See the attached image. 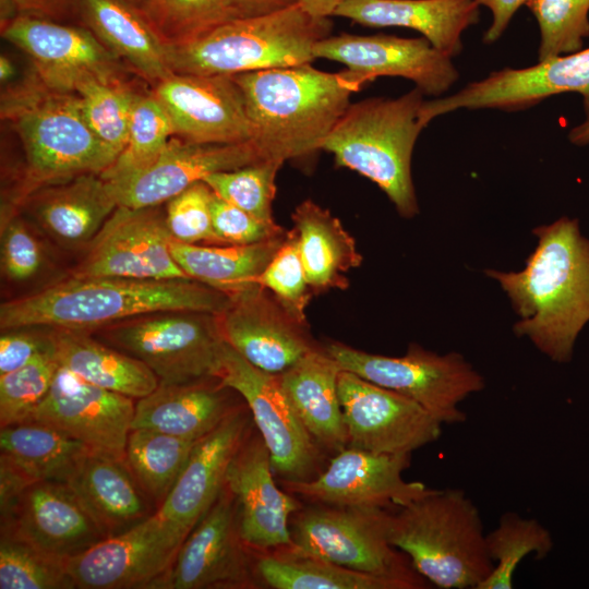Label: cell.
I'll use <instances>...</instances> for the list:
<instances>
[{
	"label": "cell",
	"instance_id": "6da1fadb",
	"mask_svg": "<svg viewBox=\"0 0 589 589\" xmlns=\"http://www.w3.org/2000/svg\"><path fill=\"white\" fill-rule=\"evenodd\" d=\"M538 243L519 272L486 269L520 316L514 325L550 359H570L577 335L589 321V240L577 219L562 217L533 229Z\"/></svg>",
	"mask_w": 589,
	"mask_h": 589
},
{
	"label": "cell",
	"instance_id": "7a4b0ae2",
	"mask_svg": "<svg viewBox=\"0 0 589 589\" xmlns=\"http://www.w3.org/2000/svg\"><path fill=\"white\" fill-rule=\"evenodd\" d=\"M230 296L193 279L75 277L0 305L1 330L44 327L93 333L161 311L223 312Z\"/></svg>",
	"mask_w": 589,
	"mask_h": 589
},
{
	"label": "cell",
	"instance_id": "3957f363",
	"mask_svg": "<svg viewBox=\"0 0 589 589\" xmlns=\"http://www.w3.org/2000/svg\"><path fill=\"white\" fill-rule=\"evenodd\" d=\"M231 76L242 91L253 141L266 159L283 163L321 151L364 85L347 69L332 73L312 63Z\"/></svg>",
	"mask_w": 589,
	"mask_h": 589
},
{
	"label": "cell",
	"instance_id": "277c9868",
	"mask_svg": "<svg viewBox=\"0 0 589 589\" xmlns=\"http://www.w3.org/2000/svg\"><path fill=\"white\" fill-rule=\"evenodd\" d=\"M1 118L13 122L25 155L24 175L2 204L1 220L15 215L37 189L84 173H101L118 157L85 121L76 94L55 92L40 83L1 101Z\"/></svg>",
	"mask_w": 589,
	"mask_h": 589
},
{
	"label": "cell",
	"instance_id": "5b68a950",
	"mask_svg": "<svg viewBox=\"0 0 589 589\" xmlns=\"http://www.w3.org/2000/svg\"><path fill=\"white\" fill-rule=\"evenodd\" d=\"M387 539L442 589H478L494 564L480 512L461 489H435L388 514Z\"/></svg>",
	"mask_w": 589,
	"mask_h": 589
},
{
	"label": "cell",
	"instance_id": "8992f818",
	"mask_svg": "<svg viewBox=\"0 0 589 589\" xmlns=\"http://www.w3.org/2000/svg\"><path fill=\"white\" fill-rule=\"evenodd\" d=\"M424 96L414 87L396 98L350 103L321 147L334 155L337 166L374 182L406 218L419 213L411 157L425 128L421 119Z\"/></svg>",
	"mask_w": 589,
	"mask_h": 589
},
{
	"label": "cell",
	"instance_id": "52a82bcc",
	"mask_svg": "<svg viewBox=\"0 0 589 589\" xmlns=\"http://www.w3.org/2000/svg\"><path fill=\"white\" fill-rule=\"evenodd\" d=\"M329 17L298 3L279 11L232 19L182 45L166 46L173 73L235 75L312 63L315 44L330 35Z\"/></svg>",
	"mask_w": 589,
	"mask_h": 589
},
{
	"label": "cell",
	"instance_id": "ba28073f",
	"mask_svg": "<svg viewBox=\"0 0 589 589\" xmlns=\"http://www.w3.org/2000/svg\"><path fill=\"white\" fill-rule=\"evenodd\" d=\"M324 348L341 370L410 398L442 424L465 422L459 404L485 386L482 375L457 352L438 354L416 344L401 357L369 353L340 342Z\"/></svg>",
	"mask_w": 589,
	"mask_h": 589
},
{
	"label": "cell",
	"instance_id": "9c48e42d",
	"mask_svg": "<svg viewBox=\"0 0 589 589\" xmlns=\"http://www.w3.org/2000/svg\"><path fill=\"white\" fill-rule=\"evenodd\" d=\"M389 512L370 507L322 505L298 510L290 520L292 544L285 550L381 576L426 580L387 539Z\"/></svg>",
	"mask_w": 589,
	"mask_h": 589
},
{
	"label": "cell",
	"instance_id": "30bf717a",
	"mask_svg": "<svg viewBox=\"0 0 589 589\" xmlns=\"http://www.w3.org/2000/svg\"><path fill=\"white\" fill-rule=\"evenodd\" d=\"M96 333L146 364L159 383L168 384L215 377L224 342L216 314L202 311L144 314Z\"/></svg>",
	"mask_w": 589,
	"mask_h": 589
},
{
	"label": "cell",
	"instance_id": "8fae6325",
	"mask_svg": "<svg viewBox=\"0 0 589 589\" xmlns=\"http://www.w3.org/2000/svg\"><path fill=\"white\" fill-rule=\"evenodd\" d=\"M215 377L245 401L269 450L274 473L283 480L314 478L321 461L318 444L294 411L279 375L254 366L224 341Z\"/></svg>",
	"mask_w": 589,
	"mask_h": 589
},
{
	"label": "cell",
	"instance_id": "7c38bea8",
	"mask_svg": "<svg viewBox=\"0 0 589 589\" xmlns=\"http://www.w3.org/2000/svg\"><path fill=\"white\" fill-rule=\"evenodd\" d=\"M51 91L73 93L93 81H125V67L83 25L21 15L1 25Z\"/></svg>",
	"mask_w": 589,
	"mask_h": 589
},
{
	"label": "cell",
	"instance_id": "4fadbf2b",
	"mask_svg": "<svg viewBox=\"0 0 589 589\" xmlns=\"http://www.w3.org/2000/svg\"><path fill=\"white\" fill-rule=\"evenodd\" d=\"M161 205L140 208L118 205L84 248V255L71 276L190 279L175 261Z\"/></svg>",
	"mask_w": 589,
	"mask_h": 589
},
{
	"label": "cell",
	"instance_id": "5bb4252c",
	"mask_svg": "<svg viewBox=\"0 0 589 589\" xmlns=\"http://www.w3.org/2000/svg\"><path fill=\"white\" fill-rule=\"evenodd\" d=\"M185 540L157 512L128 530L98 541L64 561L81 589H154Z\"/></svg>",
	"mask_w": 589,
	"mask_h": 589
},
{
	"label": "cell",
	"instance_id": "9a60e30c",
	"mask_svg": "<svg viewBox=\"0 0 589 589\" xmlns=\"http://www.w3.org/2000/svg\"><path fill=\"white\" fill-rule=\"evenodd\" d=\"M562 93H578L589 119V48L528 68L492 72L449 96L424 100L421 118L428 125L433 119L458 109L518 111Z\"/></svg>",
	"mask_w": 589,
	"mask_h": 589
},
{
	"label": "cell",
	"instance_id": "2e32d148",
	"mask_svg": "<svg viewBox=\"0 0 589 589\" xmlns=\"http://www.w3.org/2000/svg\"><path fill=\"white\" fill-rule=\"evenodd\" d=\"M253 558L240 534L237 500L224 485L154 589L255 588Z\"/></svg>",
	"mask_w": 589,
	"mask_h": 589
},
{
	"label": "cell",
	"instance_id": "e0dca14e",
	"mask_svg": "<svg viewBox=\"0 0 589 589\" xmlns=\"http://www.w3.org/2000/svg\"><path fill=\"white\" fill-rule=\"evenodd\" d=\"M411 454H375L347 446L317 477L283 480L285 491L321 505L338 507L400 508L432 493L402 473Z\"/></svg>",
	"mask_w": 589,
	"mask_h": 589
},
{
	"label": "cell",
	"instance_id": "ac0fdd59",
	"mask_svg": "<svg viewBox=\"0 0 589 589\" xmlns=\"http://www.w3.org/2000/svg\"><path fill=\"white\" fill-rule=\"evenodd\" d=\"M338 396L348 446L411 454L441 436L443 424L410 398L341 370Z\"/></svg>",
	"mask_w": 589,
	"mask_h": 589
},
{
	"label": "cell",
	"instance_id": "d6986e66",
	"mask_svg": "<svg viewBox=\"0 0 589 589\" xmlns=\"http://www.w3.org/2000/svg\"><path fill=\"white\" fill-rule=\"evenodd\" d=\"M133 400L60 366L48 394L26 421L50 425L82 442L93 454L124 461Z\"/></svg>",
	"mask_w": 589,
	"mask_h": 589
},
{
	"label": "cell",
	"instance_id": "ffe728a7",
	"mask_svg": "<svg viewBox=\"0 0 589 589\" xmlns=\"http://www.w3.org/2000/svg\"><path fill=\"white\" fill-rule=\"evenodd\" d=\"M313 55L345 64L363 84L380 76L404 77L430 96H441L459 77L452 58L424 37L342 33L317 41Z\"/></svg>",
	"mask_w": 589,
	"mask_h": 589
},
{
	"label": "cell",
	"instance_id": "44dd1931",
	"mask_svg": "<svg viewBox=\"0 0 589 589\" xmlns=\"http://www.w3.org/2000/svg\"><path fill=\"white\" fill-rule=\"evenodd\" d=\"M216 317L223 340L272 374L283 373L317 347L306 323L292 316L257 283L231 294Z\"/></svg>",
	"mask_w": 589,
	"mask_h": 589
},
{
	"label": "cell",
	"instance_id": "7402d4cb",
	"mask_svg": "<svg viewBox=\"0 0 589 589\" xmlns=\"http://www.w3.org/2000/svg\"><path fill=\"white\" fill-rule=\"evenodd\" d=\"M176 136L195 143L253 140L242 91L231 75L173 73L153 86Z\"/></svg>",
	"mask_w": 589,
	"mask_h": 589
},
{
	"label": "cell",
	"instance_id": "603a6c76",
	"mask_svg": "<svg viewBox=\"0 0 589 589\" xmlns=\"http://www.w3.org/2000/svg\"><path fill=\"white\" fill-rule=\"evenodd\" d=\"M1 534L62 562L106 538L71 488L58 481L32 483L1 509Z\"/></svg>",
	"mask_w": 589,
	"mask_h": 589
},
{
	"label": "cell",
	"instance_id": "cb8c5ba5",
	"mask_svg": "<svg viewBox=\"0 0 589 589\" xmlns=\"http://www.w3.org/2000/svg\"><path fill=\"white\" fill-rule=\"evenodd\" d=\"M266 160L256 143H195L173 135L145 170L107 182L119 206L161 205L208 175Z\"/></svg>",
	"mask_w": 589,
	"mask_h": 589
},
{
	"label": "cell",
	"instance_id": "d4e9b609",
	"mask_svg": "<svg viewBox=\"0 0 589 589\" xmlns=\"http://www.w3.org/2000/svg\"><path fill=\"white\" fill-rule=\"evenodd\" d=\"M271 455L261 435H248L227 473L225 485L235 495L239 530L253 551L269 552L291 546L290 517L300 503L274 480Z\"/></svg>",
	"mask_w": 589,
	"mask_h": 589
},
{
	"label": "cell",
	"instance_id": "484cf974",
	"mask_svg": "<svg viewBox=\"0 0 589 589\" xmlns=\"http://www.w3.org/2000/svg\"><path fill=\"white\" fill-rule=\"evenodd\" d=\"M245 409L237 406L213 431L199 438L157 513L185 538L220 494L228 467L250 434Z\"/></svg>",
	"mask_w": 589,
	"mask_h": 589
},
{
	"label": "cell",
	"instance_id": "4316f807",
	"mask_svg": "<svg viewBox=\"0 0 589 589\" xmlns=\"http://www.w3.org/2000/svg\"><path fill=\"white\" fill-rule=\"evenodd\" d=\"M118 204L100 173H84L44 185L21 206L51 239L64 248H85Z\"/></svg>",
	"mask_w": 589,
	"mask_h": 589
},
{
	"label": "cell",
	"instance_id": "83f0119b",
	"mask_svg": "<svg viewBox=\"0 0 589 589\" xmlns=\"http://www.w3.org/2000/svg\"><path fill=\"white\" fill-rule=\"evenodd\" d=\"M333 16L370 27L419 32L441 52L456 57L462 33L480 20L476 0H342Z\"/></svg>",
	"mask_w": 589,
	"mask_h": 589
},
{
	"label": "cell",
	"instance_id": "f1b7e54d",
	"mask_svg": "<svg viewBox=\"0 0 589 589\" xmlns=\"http://www.w3.org/2000/svg\"><path fill=\"white\" fill-rule=\"evenodd\" d=\"M216 377L193 382L159 383L136 399L132 429H149L197 441L213 431L237 407Z\"/></svg>",
	"mask_w": 589,
	"mask_h": 589
},
{
	"label": "cell",
	"instance_id": "f546056e",
	"mask_svg": "<svg viewBox=\"0 0 589 589\" xmlns=\"http://www.w3.org/2000/svg\"><path fill=\"white\" fill-rule=\"evenodd\" d=\"M77 17L133 73L155 86L173 74L166 46L128 0H79Z\"/></svg>",
	"mask_w": 589,
	"mask_h": 589
},
{
	"label": "cell",
	"instance_id": "4dcf8cb0",
	"mask_svg": "<svg viewBox=\"0 0 589 589\" xmlns=\"http://www.w3.org/2000/svg\"><path fill=\"white\" fill-rule=\"evenodd\" d=\"M65 483L106 538L152 515L149 497L123 460L91 453Z\"/></svg>",
	"mask_w": 589,
	"mask_h": 589
},
{
	"label": "cell",
	"instance_id": "1f68e13d",
	"mask_svg": "<svg viewBox=\"0 0 589 589\" xmlns=\"http://www.w3.org/2000/svg\"><path fill=\"white\" fill-rule=\"evenodd\" d=\"M341 368L325 348L316 347L278 374L298 417L318 445L336 453L348 446L338 396Z\"/></svg>",
	"mask_w": 589,
	"mask_h": 589
},
{
	"label": "cell",
	"instance_id": "d6a6232c",
	"mask_svg": "<svg viewBox=\"0 0 589 589\" xmlns=\"http://www.w3.org/2000/svg\"><path fill=\"white\" fill-rule=\"evenodd\" d=\"M91 453L82 442L40 422L24 421L0 430V472L23 486L67 482Z\"/></svg>",
	"mask_w": 589,
	"mask_h": 589
},
{
	"label": "cell",
	"instance_id": "836d02e7",
	"mask_svg": "<svg viewBox=\"0 0 589 589\" xmlns=\"http://www.w3.org/2000/svg\"><path fill=\"white\" fill-rule=\"evenodd\" d=\"M291 219L313 293L348 288L347 274L363 259L340 220L312 200L299 204Z\"/></svg>",
	"mask_w": 589,
	"mask_h": 589
},
{
	"label": "cell",
	"instance_id": "e575fe53",
	"mask_svg": "<svg viewBox=\"0 0 589 589\" xmlns=\"http://www.w3.org/2000/svg\"><path fill=\"white\" fill-rule=\"evenodd\" d=\"M51 337L60 366L98 387L140 399L159 384L142 361L101 344L91 333L51 329Z\"/></svg>",
	"mask_w": 589,
	"mask_h": 589
},
{
	"label": "cell",
	"instance_id": "d590c367",
	"mask_svg": "<svg viewBox=\"0 0 589 589\" xmlns=\"http://www.w3.org/2000/svg\"><path fill=\"white\" fill-rule=\"evenodd\" d=\"M287 231L277 238L243 245L193 244L171 238L170 250L190 279L231 296L256 284Z\"/></svg>",
	"mask_w": 589,
	"mask_h": 589
},
{
	"label": "cell",
	"instance_id": "8d00e7d4",
	"mask_svg": "<svg viewBox=\"0 0 589 589\" xmlns=\"http://www.w3.org/2000/svg\"><path fill=\"white\" fill-rule=\"evenodd\" d=\"M253 551V550H252ZM257 585L274 589H419L418 582L350 569L281 549L253 551Z\"/></svg>",
	"mask_w": 589,
	"mask_h": 589
},
{
	"label": "cell",
	"instance_id": "74e56055",
	"mask_svg": "<svg viewBox=\"0 0 589 589\" xmlns=\"http://www.w3.org/2000/svg\"><path fill=\"white\" fill-rule=\"evenodd\" d=\"M196 441L149 429H132L124 462L158 507L168 496Z\"/></svg>",
	"mask_w": 589,
	"mask_h": 589
},
{
	"label": "cell",
	"instance_id": "f35d334b",
	"mask_svg": "<svg viewBox=\"0 0 589 589\" xmlns=\"http://www.w3.org/2000/svg\"><path fill=\"white\" fill-rule=\"evenodd\" d=\"M486 546L494 567L478 589H510L522 560L529 554H534L537 560L544 558L553 548V540L549 530L537 519L508 512L486 533Z\"/></svg>",
	"mask_w": 589,
	"mask_h": 589
},
{
	"label": "cell",
	"instance_id": "ab89813d",
	"mask_svg": "<svg viewBox=\"0 0 589 589\" xmlns=\"http://www.w3.org/2000/svg\"><path fill=\"white\" fill-rule=\"evenodd\" d=\"M173 135L171 120L159 100L153 93H139L127 144L101 177L108 182H118L145 170L157 160Z\"/></svg>",
	"mask_w": 589,
	"mask_h": 589
},
{
	"label": "cell",
	"instance_id": "60d3db41",
	"mask_svg": "<svg viewBox=\"0 0 589 589\" xmlns=\"http://www.w3.org/2000/svg\"><path fill=\"white\" fill-rule=\"evenodd\" d=\"M165 46L182 45L236 19L226 0H137Z\"/></svg>",
	"mask_w": 589,
	"mask_h": 589
},
{
	"label": "cell",
	"instance_id": "b9f144b4",
	"mask_svg": "<svg viewBox=\"0 0 589 589\" xmlns=\"http://www.w3.org/2000/svg\"><path fill=\"white\" fill-rule=\"evenodd\" d=\"M83 117L97 137L113 151L124 148L139 93L127 81H93L75 93Z\"/></svg>",
	"mask_w": 589,
	"mask_h": 589
},
{
	"label": "cell",
	"instance_id": "7bdbcfd3",
	"mask_svg": "<svg viewBox=\"0 0 589 589\" xmlns=\"http://www.w3.org/2000/svg\"><path fill=\"white\" fill-rule=\"evenodd\" d=\"M283 165L280 160L266 159L211 173L203 181L226 202L259 220L275 224L273 202L277 191L276 177Z\"/></svg>",
	"mask_w": 589,
	"mask_h": 589
},
{
	"label": "cell",
	"instance_id": "ee69618b",
	"mask_svg": "<svg viewBox=\"0 0 589 589\" xmlns=\"http://www.w3.org/2000/svg\"><path fill=\"white\" fill-rule=\"evenodd\" d=\"M527 7L539 26V61L582 49L589 37V0H533Z\"/></svg>",
	"mask_w": 589,
	"mask_h": 589
},
{
	"label": "cell",
	"instance_id": "f6af8a7d",
	"mask_svg": "<svg viewBox=\"0 0 589 589\" xmlns=\"http://www.w3.org/2000/svg\"><path fill=\"white\" fill-rule=\"evenodd\" d=\"M75 588L64 562L8 534L0 541V589Z\"/></svg>",
	"mask_w": 589,
	"mask_h": 589
},
{
	"label": "cell",
	"instance_id": "bcb514c9",
	"mask_svg": "<svg viewBox=\"0 0 589 589\" xmlns=\"http://www.w3.org/2000/svg\"><path fill=\"white\" fill-rule=\"evenodd\" d=\"M59 368L52 346L26 365L0 375L1 428L24 422L31 417L48 394Z\"/></svg>",
	"mask_w": 589,
	"mask_h": 589
},
{
	"label": "cell",
	"instance_id": "7dc6e473",
	"mask_svg": "<svg viewBox=\"0 0 589 589\" xmlns=\"http://www.w3.org/2000/svg\"><path fill=\"white\" fill-rule=\"evenodd\" d=\"M256 283L267 289L292 316L306 323L305 309L314 293L306 278L293 228L287 231L281 247Z\"/></svg>",
	"mask_w": 589,
	"mask_h": 589
},
{
	"label": "cell",
	"instance_id": "c3c4849f",
	"mask_svg": "<svg viewBox=\"0 0 589 589\" xmlns=\"http://www.w3.org/2000/svg\"><path fill=\"white\" fill-rule=\"evenodd\" d=\"M212 189L199 181L166 202V224L172 239L193 244H221L211 214Z\"/></svg>",
	"mask_w": 589,
	"mask_h": 589
},
{
	"label": "cell",
	"instance_id": "681fc988",
	"mask_svg": "<svg viewBox=\"0 0 589 589\" xmlns=\"http://www.w3.org/2000/svg\"><path fill=\"white\" fill-rule=\"evenodd\" d=\"M45 262V252L27 224L16 215L1 224V272L16 283L36 276Z\"/></svg>",
	"mask_w": 589,
	"mask_h": 589
},
{
	"label": "cell",
	"instance_id": "f907efd6",
	"mask_svg": "<svg viewBox=\"0 0 589 589\" xmlns=\"http://www.w3.org/2000/svg\"><path fill=\"white\" fill-rule=\"evenodd\" d=\"M212 224L221 244H253L277 238L286 229L267 224L220 199L213 192L211 200Z\"/></svg>",
	"mask_w": 589,
	"mask_h": 589
},
{
	"label": "cell",
	"instance_id": "816d5d0a",
	"mask_svg": "<svg viewBox=\"0 0 589 589\" xmlns=\"http://www.w3.org/2000/svg\"><path fill=\"white\" fill-rule=\"evenodd\" d=\"M53 346L51 329L16 327L0 336V375L15 371Z\"/></svg>",
	"mask_w": 589,
	"mask_h": 589
},
{
	"label": "cell",
	"instance_id": "f5cc1de1",
	"mask_svg": "<svg viewBox=\"0 0 589 589\" xmlns=\"http://www.w3.org/2000/svg\"><path fill=\"white\" fill-rule=\"evenodd\" d=\"M79 0H0L1 25L21 16H35L63 22L77 16Z\"/></svg>",
	"mask_w": 589,
	"mask_h": 589
},
{
	"label": "cell",
	"instance_id": "db71d44e",
	"mask_svg": "<svg viewBox=\"0 0 589 589\" xmlns=\"http://www.w3.org/2000/svg\"><path fill=\"white\" fill-rule=\"evenodd\" d=\"M531 1L533 0H476L479 7H485L492 13V23L483 35V41L492 44L498 40L519 8Z\"/></svg>",
	"mask_w": 589,
	"mask_h": 589
},
{
	"label": "cell",
	"instance_id": "11a10c76",
	"mask_svg": "<svg viewBox=\"0 0 589 589\" xmlns=\"http://www.w3.org/2000/svg\"><path fill=\"white\" fill-rule=\"evenodd\" d=\"M236 19L269 14L288 8L297 0H226Z\"/></svg>",
	"mask_w": 589,
	"mask_h": 589
},
{
	"label": "cell",
	"instance_id": "9f6ffc18",
	"mask_svg": "<svg viewBox=\"0 0 589 589\" xmlns=\"http://www.w3.org/2000/svg\"><path fill=\"white\" fill-rule=\"evenodd\" d=\"M342 0H297V3L310 15L330 17Z\"/></svg>",
	"mask_w": 589,
	"mask_h": 589
},
{
	"label": "cell",
	"instance_id": "6f0895ef",
	"mask_svg": "<svg viewBox=\"0 0 589 589\" xmlns=\"http://www.w3.org/2000/svg\"><path fill=\"white\" fill-rule=\"evenodd\" d=\"M568 140L577 146L589 145V119L572 128L568 132Z\"/></svg>",
	"mask_w": 589,
	"mask_h": 589
},
{
	"label": "cell",
	"instance_id": "680465c9",
	"mask_svg": "<svg viewBox=\"0 0 589 589\" xmlns=\"http://www.w3.org/2000/svg\"><path fill=\"white\" fill-rule=\"evenodd\" d=\"M128 1H130V2H132V3L135 4L137 0H128Z\"/></svg>",
	"mask_w": 589,
	"mask_h": 589
}]
</instances>
